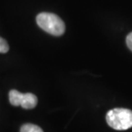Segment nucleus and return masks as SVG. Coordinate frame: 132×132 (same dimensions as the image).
I'll return each instance as SVG.
<instances>
[{"label": "nucleus", "instance_id": "1", "mask_svg": "<svg viewBox=\"0 0 132 132\" xmlns=\"http://www.w3.org/2000/svg\"><path fill=\"white\" fill-rule=\"evenodd\" d=\"M38 25L45 32L54 36H60L65 30V25L58 15L51 13H41L36 18Z\"/></svg>", "mask_w": 132, "mask_h": 132}, {"label": "nucleus", "instance_id": "2", "mask_svg": "<svg viewBox=\"0 0 132 132\" xmlns=\"http://www.w3.org/2000/svg\"><path fill=\"white\" fill-rule=\"evenodd\" d=\"M106 120L109 126L115 130H127L132 127V111L128 109H114L107 112Z\"/></svg>", "mask_w": 132, "mask_h": 132}, {"label": "nucleus", "instance_id": "3", "mask_svg": "<svg viewBox=\"0 0 132 132\" xmlns=\"http://www.w3.org/2000/svg\"><path fill=\"white\" fill-rule=\"evenodd\" d=\"M9 100L13 106H21L27 109L35 108L38 104V98L36 95L29 93L24 94L16 90L10 91Z\"/></svg>", "mask_w": 132, "mask_h": 132}, {"label": "nucleus", "instance_id": "4", "mask_svg": "<svg viewBox=\"0 0 132 132\" xmlns=\"http://www.w3.org/2000/svg\"><path fill=\"white\" fill-rule=\"evenodd\" d=\"M20 132H43L41 128H40L36 125H34L32 123H27L23 125L21 129Z\"/></svg>", "mask_w": 132, "mask_h": 132}, {"label": "nucleus", "instance_id": "5", "mask_svg": "<svg viewBox=\"0 0 132 132\" xmlns=\"http://www.w3.org/2000/svg\"><path fill=\"white\" fill-rule=\"evenodd\" d=\"M9 51V46L7 41L2 38H0V53H7Z\"/></svg>", "mask_w": 132, "mask_h": 132}, {"label": "nucleus", "instance_id": "6", "mask_svg": "<svg viewBox=\"0 0 132 132\" xmlns=\"http://www.w3.org/2000/svg\"><path fill=\"white\" fill-rule=\"evenodd\" d=\"M126 44L129 49L132 52V32L129 33L126 37Z\"/></svg>", "mask_w": 132, "mask_h": 132}]
</instances>
